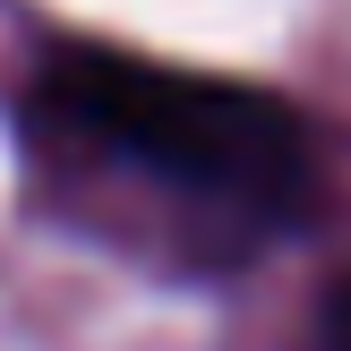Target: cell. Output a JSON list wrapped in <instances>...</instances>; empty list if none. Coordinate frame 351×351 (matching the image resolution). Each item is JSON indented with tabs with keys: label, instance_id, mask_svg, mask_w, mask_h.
Wrapping results in <instances>:
<instances>
[{
	"label": "cell",
	"instance_id": "obj_1",
	"mask_svg": "<svg viewBox=\"0 0 351 351\" xmlns=\"http://www.w3.org/2000/svg\"><path fill=\"white\" fill-rule=\"evenodd\" d=\"M43 103L95 146L129 154L154 180L206 206H232V215H283L308 189V129L266 86L129 60V51H60L43 77Z\"/></svg>",
	"mask_w": 351,
	"mask_h": 351
},
{
	"label": "cell",
	"instance_id": "obj_2",
	"mask_svg": "<svg viewBox=\"0 0 351 351\" xmlns=\"http://www.w3.org/2000/svg\"><path fill=\"white\" fill-rule=\"evenodd\" d=\"M326 351H351V283L326 300Z\"/></svg>",
	"mask_w": 351,
	"mask_h": 351
}]
</instances>
